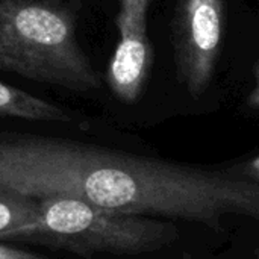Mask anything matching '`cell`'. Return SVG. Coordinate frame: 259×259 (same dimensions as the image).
Listing matches in <instances>:
<instances>
[{"label":"cell","instance_id":"5","mask_svg":"<svg viewBox=\"0 0 259 259\" xmlns=\"http://www.w3.org/2000/svg\"><path fill=\"white\" fill-rule=\"evenodd\" d=\"M0 117L61 123H70L73 120L62 108L5 82H0Z\"/></svg>","mask_w":259,"mask_h":259},{"label":"cell","instance_id":"2","mask_svg":"<svg viewBox=\"0 0 259 259\" xmlns=\"http://www.w3.org/2000/svg\"><path fill=\"white\" fill-rule=\"evenodd\" d=\"M38 203L39 215L33 223L8 232L0 240L39 243L91 258L97 253L155 252L179 237L176 225L153 217L123 215L67 197Z\"/></svg>","mask_w":259,"mask_h":259},{"label":"cell","instance_id":"6","mask_svg":"<svg viewBox=\"0 0 259 259\" xmlns=\"http://www.w3.org/2000/svg\"><path fill=\"white\" fill-rule=\"evenodd\" d=\"M38 215V200L0 187V237L33 223Z\"/></svg>","mask_w":259,"mask_h":259},{"label":"cell","instance_id":"1","mask_svg":"<svg viewBox=\"0 0 259 259\" xmlns=\"http://www.w3.org/2000/svg\"><path fill=\"white\" fill-rule=\"evenodd\" d=\"M0 70L71 91L100 77L76 38V14L61 0H0Z\"/></svg>","mask_w":259,"mask_h":259},{"label":"cell","instance_id":"9","mask_svg":"<svg viewBox=\"0 0 259 259\" xmlns=\"http://www.w3.org/2000/svg\"><path fill=\"white\" fill-rule=\"evenodd\" d=\"M247 103H249L250 108L259 109V64L258 67H256V71H255V87L250 91V96H249Z\"/></svg>","mask_w":259,"mask_h":259},{"label":"cell","instance_id":"8","mask_svg":"<svg viewBox=\"0 0 259 259\" xmlns=\"http://www.w3.org/2000/svg\"><path fill=\"white\" fill-rule=\"evenodd\" d=\"M0 259H49L38 253H32L23 249H17L12 246L0 244Z\"/></svg>","mask_w":259,"mask_h":259},{"label":"cell","instance_id":"4","mask_svg":"<svg viewBox=\"0 0 259 259\" xmlns=\"http://www.w3.org/2000/svg\"><path fill=\"white\" fill-rule=\"evenodd\" d=\"M152 0H118V42L108 65V83L123 103L140 99L150 76L153 52L147 38V11Z\"/></svg>","mask_w":259,"mask_h":259},{"label":"cell","instance_id":"3","mask_svg":"<svg viewBox=\"0 0 259 259\" xmlns=\"http://www.w3.org/2000/svg\"><path fill=\"white\" fill-rule=\"evenodd\" d=\"M225 32L223 0H179L175 50L179 76L193 97L211 83Z\"/></svg>","mask_w":259,"mask_h":259},{"label":"cell","instance_id":"7","mask_svg":"<svg viewBox=\"0 0 259 259\" xmlns=\"http://www.w3.org/2000/svg\"><path fill=\"white\" fill-rule=\"evenodd\" d=\"M225 171L232 175V176H238L241 179L259 182V156L250 158L246 162L237 164V165H234V167H231V168H228Z\"/></svg>","mask_w":259,"mask_h":259}]
</instances>
